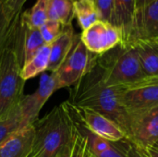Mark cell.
<instances>
[{
    "instance_id": "6da1fadb",
    "label": "cell",
    "mask_w": 158,
    "mask_h": 157,
    "mask_svg": "<svg viewBox=\"0 0 158 157\" xmlns=\"http://www.w3.org/2000/svg\"><path fill=\"white\" fill-rule=\"evenodd\" d=\"M96 56L89 71L74 85L69 102L74 105L92 109L108 118L123 130L127 137L130 116L121 102L123 86H111L104 81Z\"/></svg>"
},
{
    "instance_id": "7a4b0ae2",
    "label": "cell",
    "mask_w": 158,
    "mask_h": 157,
    "mask_svg": "<svg viewBox=\"0 0 158 157\" xmlns=\"http://www.w3.org/2000/svg\"><path fill=\"white\" fill-rule=\"evenodd\" d=\"M24 30L20 16L12 39L0 58V119L13 113L24 96L25 81L21 77L24 62Z\"/></svg>"
},
{
    "instance_id": "3957f363",
    "label": "cell",
    "mask_w": 158,
    "mask_h": 157,
    "mask_svg": "<svg viewBox=\"0 0 158 157\" xmlns=\"http://www.w3.org/2000/svg\"><path fill=\"white\" fill-rule=\"evenodd\" d=\"M35 137L31 155L56 157L72 144L77 132L76 122L66 104L54 107L33 123Z\"/></svg>"
},
{
    "instance_id": "277c9868",
    "label": "cell",
    "mask_w": 158,
    "mask_h": 157,
    "mask_svg": "<svg viewBox=\"0 0 158 157\" xmlns=\"http://www.w3.org/2000/svg\"><path fill=\"white\" fill-rule=\"evenodd\" d=\"M104 81L111 86H126L143 78L139 56L133 43H119L112 50L96 56Z\"/></svg>"
},
{
    "instance_id": "5b68a950",
    "label": "cell",
    "mask_w": 158,
    "mask_h": 157,
    "mask_svg": "<svg viewBox=\"0 0 158 157\" xmlns=\"http://www.w3.org/2000/svg\"><path fill=\"white\" fill-rule=\"evenodd\" d=\"M96 55L92 54L83 44L80 36L61 66L53 72L56 81V90L78 83L89 71Z\"/></svg>"
},
{
    "instance_id": "8992f818",
    "label": "cell",
    "mask_w": 158,
    "mask_h": 157,
    "mask_svg": "<svg viewBox=\"0 0 158 157\" xmlns=\"http://www.w3.org/2000/svg\"><path fill=\"white\" fill-rule=\"evenodd\" d=\"M121 102L130 118L131 116L158 107V76L144 77L123 86Z\"/></svg>"
},
{
    "instance_id": "52a82bcc",
    "label": "cell",
    "mask_w": 158,
    "mask_h": 157,
    "mask_svg": "<svg viewBox=\"0 0 158 157\" xmlns=\"http://www.w3.org/2000/svg\"><path fill=\"white\" fill-rule=\"evenodd\" d=\"M74 119L92 133L112 143H117L126 138V133L114 121L92 109L72 105L66 102Z\"/></svg>"
},
{
    "instance_id": "ba28073f",
    "label": "cell",
    "mask_w": 158,
    "mask_h": 157,
    "mask_svg": "<svg viewBox=\"0 0 158 157\" xmlns=\"http://www.w3.org/2000/svg\"><path fill=\"white\" fill-rule=\"evenodd\" d=\"M80 38L85 47L96 56L112 50L122 41L119 31L110 22L102 19L82 31Z\"/></svg>"
},
{
    "instance_id": "9c48e42d",
    "label": "cell",
    "mask_w": 158,
    "mask_h": 157,
    "mask_svg": "<svg viewBox=\"0 0 158 157\" xmlns=\"http://www.w3.org/2000/svg\"><path fill=\"white\" fill-rule=\"evenodd\" d=\"M126 138L143 150L154 146L158 141V107L131 116Z\"/></svg>"
},
{
    "instance_id": "30bf717a",
    "label": "cell",
    "mask_w": 158,
    "mask_h": 157,
    "mask_svg": "<svg viewBox=\"0 0 158 157\" xmlns=\"http://www.w3.org/2000/svg\"><path fill=\"white\" fill-rule=\"evenodd\" d=\"M56 91L57 90L55 74L53 72L49 75L44 74L36 91L23 96L19 104V111L24 126L32 125L37 120L41 109Z\"/></svg>"
},
{
    "instance_id": "8fae6325",
    "label": "cell",
    "mask_w": 158,
    "mask_h": 157,
    "mask_svg": "<svg viewBox=\"0 0 158 157\" xmlns=\"http://www.w3.org/2000/svg\"><path fill=\"white\" fill-rule=\"evenodd\" d=\"M135 20V0H113L110 23L120 32L121 43L131 44Z\"/></svg>"
},
{
    "instance_id": "7c38bea8",
    "label": "cell",
    "mask_w": 158,
    "mask_h": 157,
    "mask_svg": "<svg viewBox=\"0 0 158 157\" xmlns=\"http://www.w3.org/2000/svg\"><path fill=\"white\" fill-rule=\"evenodd\" d=\"M34 126L21 128L0 144V157H30L34 144Z\"/></svg>"
},
{
    "instance_id": "4fadbf2b",
    "label": "cell",
    "mask_w": 158,
    "mask_h": 157,
    "mask_svg": "<svg viewBox=\"0 0 158 157\" xmlns=\"http://www.w3.org/2000/svg\"><path fill=\"white\" fill-rule=\"evenodd\" d=\"M139 39L158 40V0H154L135 14L131 43Z\"/></svg>"
},
{
    "instance_id": "5bb4252c",
    "label": "cell",
    "mask_w": 158,
    "mask_h": 157,
    "mask_svg": "<svg viewBox=\"0 0 158 157\" xmlns=\"http://www.w3.org/2000/svg\"><path fill=\"white\" fill-rule=\"evenodd\" d=\"M72 24L65 26L60 35L50 44V58L47 70L55 72L64 62L77 39Z\"/></svg>"
},
{
    "instance_id": "9a60e30c",
    "label": "cell",
    "mask_w": 158,
    "mask_h": 157,
    "mask_svg": "<svg viewBox=\"0 0 158 157\" xmlns=\"http://www.w3.org/2000/svg\"><path fill=\"white\" fill-rule=\"evenodd\" d=\"M145 77L158 76V40L139 39L132 43Z\"/></svg>"
},
{
    "instance_id": "2e32d148",
    "label": "cell",
    "mask_w": 158,
    "mask_h": 157,
    "mask_svg": "<svg viewBox=\"0 0 158 157\" xmlns=\"http://www.w3.org/2000/svg\"><path fill=\"white\" fill-rule=\"evenodd\" d=\"M75 120V119H74ZM78 130L83 134L88 141L89 146L95 157H127L117 143L106 141L80 125L76 120Z\"/></svg>"
},
{
    "instance_id": "e0dca14e",
    "label": "cell",
    "mask_w": 158,
    "mask_h": 157,
    "mask_svg": "<svg viewBox=\"0 0 158 157\" xmlns=\"http://www.w3.org/2000/svg\"><path fill=\"white\" fill-rule=\"evenodd\" d=\"M20 16L21 13L11 17L5 6V0H0V58L12 39Z\"/></svg>"
},
{
    "instance_id": "ac0fdd59",
    "label": "cell",
    "mask_w": 158,
    "mask_h": 157,
    "mask_svg": "<svg viewBox=\"0 0 158 157\" xmlns=\"http://www.w3.org/2000/svg\"><path fill=\"white\" fill-rule=\"evenodd\" d=\"M50 58V45L43 46L36 55L27 63L23 64L21 68V77L24 81L36 77L47 70Z\"/></svg>"
},
{
    "instance_id": "d6986e66",
    "label": "cell",
    "mask_w": 158,
    "mask_h": 157,
    "mask_svg": "<svg viewBox=\"0 0 158 157\" xmlns=\"http://www.w3.org/2000/svg\"><path fill=\"white\" fill-rule=\"evenodd\" d=\"M74 15L82 31L101 19L99 11L93 0H75Z\"/></svg>"
},
{
    "instance_id": "ffe728a7",
    "label": "cell",
    "mask_w": 158,
    "mask_h": 157,
    "mask_svg": "<svg viewBox=\"0 0 158 157\" xmlns=\"http://www.w3.org/2000/svg\"><path fill=\"white\" fill-rule=\"evenodd\" d=\"M75 0H49L48 19L58 20L63 27L72 24Z\"/></svg>"
},
{
    "instance_id": "44dd1931",
    "label": "cell",
    "mask_w": 158,
    "mask_h": 157,
    "mask_svg": "<svg viewBox=\"0 0 158 157\" xmlns=\"http://www.w3.org/2000/svg\"><path fill=\"white\" fill-rule=\"evenodd\" d=\"M49 0H37L31 9L21 12V19L28 28L40 29L48 19Z\"/></svg>"
},
{
    "instance_id": "7402d4cb",
    "label": "cell",
    "mask_w": 158,
    "mask_h": 157,
    "mask_svg": "<svg viewBox=\"0 0 158 157\" xmlns=\"http://www.w3.org/2000/svg\"><path fill=\"white\" fill-rule=\"evenodd\" d=\"M24 43H23V52H24V62L23 64L30 61L36 53L45 45L44 39L41 35L39 29L28 28L24 25Z\"/></svg>"
},
{
    "instance_id": "603a6c76",
    "label": "cell",
    "mask_w": 158,
    "mask_h": 157,
    "mask_svg": "<svg viewBox=\"0 0 158 157\" xmlns=\"http://www.w3.org/2000/svg\"><path fill=\"white\" fill-rule=\"evenodd\" d=\"M24 127L26 126H24L22 122L19 105V107L13 113H11L6 118L0 119V144L13 133Z\"/></svg>"
},
{
    "instance_id": "cb8c5ba5",
    "label": "cell",
    "mask_w": 158,
    "mask_h": 157,
    "mask_svg": "<svg viewBox=\"0 0 158 157\" xmlns=\"http://www.w3.org/2000/svg\"><path fill=\"white\" fill-rule=\"evenodd\" d=\"M69 157H95L89 146L87 138L78 130V128L71 144Z\"/></svg>"
},
{
    "instance_id": "d4e9b609",
    "label": "cell",
    "mask_w": 158,
    "mask_h": 157,
    "mask_svg": "<svg viewBox=\"0 0 158 157\" xmlns=\"http://www.w3.org/2000/svg\"><path fill=\"white\" fill-rule=\"evenodd\" d=\"M62 24L56 19H47L41 27L40 32L45 44H51L62 32Z\"/></svg>"
},
{
    "instance_id": "484cf974",
    "label": "cell",
    "mask_w": 158,
    "mask_h": 157,
    "mask_svg": "<svg viewBox=\"0 0 158 157\" xmlns=\"http://www.w3.org/2000/svg\"><path fill=\"white\" fill-rule=\"evenodd\" d=\"M117 143L122 149L127 157H146L142 149L137 147L128 138H124L123 140L117 142Z\"/></svg>"
},
{
    "instance_id": "4316f807",
    "label": "cell",
    "mask_w": 158,
    "mask_h": 157,
    "mask_svg": "<svg viewBox=\"0 0 158 157\" xmlns=\"http://www.w3.org/2000/svg\"><path fill=\"white\" fill-rule=\"evenodd\" d=\"M99 11L102 20L110 22L113 9V0H93Z\"/></svg>"
},
{
    "instance_id": "83f0119b",
    "label": "cell",
    "mask_w": 158,
    "mask_h": 157,
    "mask_svg": "<svg viewBox=\"0 0 158 157\" xmlns=\"http://www.w3.org/2000/svg\"><path fill=\"white\" fill-rule=\"evenodd\" d=\"M27 0H5V6L11 17L22 12V7Z\"/></svg>"
},
{
    "instance_id": "f1b7e54d",
    "label": "cell",
    "mask_w": 158,
    "mask_h": 157,
    "mask_svg": "<svg viewBox=\"0 0 158 157\" xmlns=\"http://www.w3.org/2000/svg\"><path fill=\"white\" fill-rule=\"evenodd\" d=\"M154 0H135V14Z\"/></svg>"
},
{
    "instance_id": "f546056e",
    "label": "cell",
    "mask_w": 158,
    "mask_h": 157,
    "mask_svg": "<svg viewBox=\"0 0 158 157\" xmlns=\"http://www.w3.org/2000/svg\"><path fill=\"white\" fill-rule=\"evenodd\" d=\"M142 151L143 152V154L145 155L146 157H158V150L156 149L155 147H149L144 150L142 149Z\"/></svg>"
},
{
    "instance_id": "4dcf8cb0",
    "label": "cell",
    "mask_w": 158,
    "mask_h": 157,
    "mask_svg": "<svg viewBox=\"0 0 158 157\" xmlns=\"http://www.w3.org/2000/svg\"><path fill=\"white\" fill-rule=\"evenodd\" d=\"M70 151H71V145L68 148H66L64 151H62L59 155H57L56 157H69L70 156Z\"/></svg>"
},
{
    "instance_id": "1f68e13d",
    "label": "cell",
    "mask_w": 158,
    "mask_h": 157,
    "mask_svg": "<svg viewBox=\"0 0 158 157\" xmlns=\"http://www.w3.org/2000/svg\"><path fill=\"white\" fill-rule=\"evenodd\" d=\"M152 147H155L156 149H157L158 150V141L156 143H155V144H154V146H152Z\"/></svg>"
},
{
    "instance_id": "d6a6232c",
    "label": "cell",
    "mask_w": 158,
    "mask_h": 157,
    "mask_svg": "<svg viewBox=\"0 0 158 157\" xmlns=\"http://www.w3.org/2000/svg\"><path fill=\"white\" fill-rule=\"evenodd\" d=\"M30 157H34V156H32V155H31V156H30Z\"/></svg>"
}]
</instances>
